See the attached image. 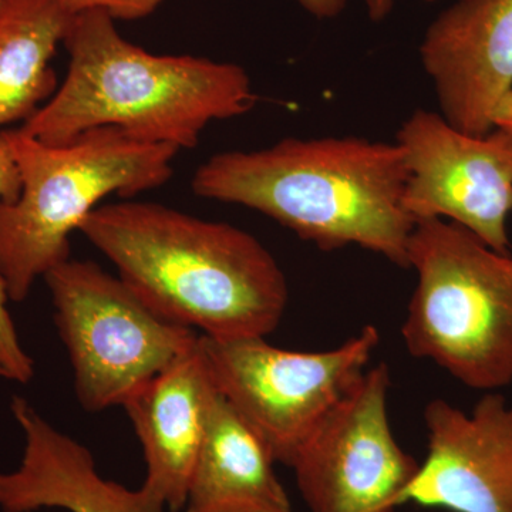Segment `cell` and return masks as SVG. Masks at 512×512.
I'll list each match as a JSON object with an SVG mask.
<instances>
[{"label":"cell","mask_w":512,"mask_h":512,"mask_svg":"<svg viewBox=\"0 0 512 512\" xmlns=\"http://www.w3.org/2000/svg\"><path fill=\"white\" fill-rule=\"evenodd\" d=\"M104 10L74 18L63 45L69 69L59 89L20 131L69 144L87 131L116 127L150 144L191 150L214 121L254 109L251 77L235 63L154 55L120 35Z\"/></svg>","instance_id":"obj_3"},{"label":"cell","mask_w":512,"mask_h":512,"mask_svg":"<svg viewBox=\"0 0 512 512\" xmlns=\"http://www.w3.org/2000/svg\"><path fill=\"white\" fill-rule=\"evenodd\" d=\"M298 2L316 19H333L345 10L348 0H298Z\"/></svg>","instance_id":"obj_18"},{"label":"cell","mask_w":512,"mask_h":512,"mask_svg":"<svg viewBox=\"0 0 512 512\" xmlns=\"http://www.w3.org/2000/svg\"><path fill=\"white\" fill-rule=\"evenodd\" d=\"M495 127L512 131V92L505 97L503 104H501L500 109L497 111Z\"/></svg>","instance_id":"obj_20"},{"label":"cell","mask_w":512,"mask_h":512,"mask_svg":"<svg viewBox=\"0 0 512 512\" xmlns=\"http://www.w3.org/2000/svg\"><path fill=\"white\" fill-rule=\"evenodd\" d=\"M12 413L25 436L18 470L0 473L3 512H167L143 488L130 490L99 473L89 448L56 430L22 397Z\"/></svg>","instance_id":"obj_13"},{"label":"cell","mask_w":512,"mask_h":512,"mask_svg":"<svg viewBox=\"0 0 512 512\" xmlns=\"http://www.w3.org/2000/svg\"><path fill=\"white\" fill-rule=\"evenodd\" d=\"M379 343L375 326L325 352L279 349L265 338H198L217 392L264 441L275 463L288 467L365 375Z\"/></svg>","instance_id":"obj_7"},{"label":"cell","mask_w":512,"mask_h":512,"mask_svg":"<svg viewBox=\"0 0 512 512\" xmlns=\"http://www.w3.org/2000/svg\"><path fill=\"white\" fill-rule=\"evenodd\" d=\"M420 57L441 116L471 136L490 133L512 92V0H458L427 29Z\"/></svg>","instance_id":"obj_11"},{"label":"cell","mask_w":512,"mask_h":512,"mask_svg":"<svg viewBox=\"0 0 512 512\" xmlns=\"http://www.w3.org/2000/svg\"><path fill=\"white\" fill-rule=\"evenodd\" d=\"M363 3H365L370 19L373 22H380L392 12L394 0H363Z\"/></svg>","instance_id":"obj_19"},{"label":"cell","mask_w":512,"mask_h":512,"mask_svg":"<svg viewBox=\"0 0 512 512\" xmlns=\"http://www.w3.org/2000/svg\"><path fill=\"white\" fill-rule=\"evenodd\" d=\"M429 451L407 503L451 512H512V403L487 393L471 413L446 400L424 410Z\"/></svg>","instance_id":"obj_10"},{"label":"cell","mask_w":512,"mask_h":512,"mask_svg":"<svg viewBox=\"0 0 512 512\" xmlns=\"http://www.w3.org/2000/svg\"><path fill=\"white\" fill-rule=\"evenodd\" d=\"M74 18L67 0H0V131L26 123L59 89L50 62Z\"/></svg>","instance_id":"obj_15"},{"label":"cell","mask_w":512,"mask_h":512,"mask_svg":"<svg viewBox=\"0 0 512 512\" xmlns=\"http://www.w3.org/2000/svg\"><path fill=\"white\" fill-rule=\"evenodd\" d=\"M161 318L210 338H266L286 311L281 266L249 232L150 201L100 205L80 225Z\"/></svg>","instance_id":"obj_1"},{"label":"cell","mask_w":512,"mask_h":512,"mask_svg":"<svg viewBox=\"0 0 512 512\" xmlns=\"http://www.w3.org/2000/svg\"><path fill=\"white\" fill-rule=\"evenodd\" d=\"M396 143L409 171L403 207L414 222L447 218L494 251L510 254L512 131L495 127L471 136L440 113L417 110Z\"/></svg>","instance_id":"obj_9"},{"label":"cell","mask_w":512,"mask_h":512,"mask_svg":"<svg viewBox=\"0 0 512 512\" xmlns=\"http://www.w3.org/2000/svg\"><path fill=\"white\" fill-rule=\"evenodd\" d=\"M407 259L417 274L402 328L410 355L470 389L511 384L512 255L433 218L414 225Z\"/></svg>","instance_id":"obj_5"},{"label":"cell","mask_w":512,"mask_h":512,"mask_svg":"<svg viewBox=\"0 0 512 512\" xmlns=\"http://www.w3.org/2000/svg\"><path fill=\"white\" fill-rule=\"evenodd\" d=\"M20 190H22V180H20L18 163L13 156L12 148L0 131V202L18 200Z\"/></svg>","instance_id":"obj_17"},{"label":"cell","mask_w":512,"mask_h":512,"mask_svg":"<svg viewBox=\"0 0 512 512\" xmlns=\"http://www.w3.org/2000/svg\"><path fill=\"white\" fill-rule=\"evenodd\" d=\"M407 177L397 143L285 138L262 150L215 154L191 187L198 197L262 212L322 251L357 245L409 268L416 222L403 207Z\"/></svg>","instance_id":"obj_2"},{"label":"cell","mask_w":512,"mask_h":512,"mask_svg":"<svg viewBox=\"0 0 512 512\" xmlns=\"http://www.w3.org/2000/svg\"><path fill=\"white\" fill-rule=\"evenodd\" d=\"M264 441L215 389L184 512H293Z\"/></svg>","instance_id":"obj_14"},{"label":"cell","mask_w":512,"mask_h":512,"mask_svg":"<svg viewBox=\"0 0 512 512\" xmlns=\"http://www.w3.org/2000/svg\"><path fill=\"white\" fill-rule=\"evenodd\" d=\"M389 367L367 369L296 453L289 468L311 512H396L420 470L387 412Z\"/></svg>","instance_id":"obj_8"},{"label":"cell","mask_w":512,"mask_h":512,"mask_svg":"<svg viewBox=\"0 0 512 512\" xmlns=\"http://www.w3.org/2000/svg\"><path fill=\"white\" fill-rule=\"evenodd\" d=\"M45 281L86 412L123 406L200 338L151 311L119 276L94 262L67 259Z\"/></svg>","instance_id":"obj_6"},{"label":"cell","mask_w":512,"mask_h":512,"mask_svg":"<svg viewBox=\"0 0 512 512\" xmlns=\"http://www.w3.org/2000/svg\"><path fill=\"white\" fill-rule=\"evenodd\" d=\"M424 2H437V0H424Z\"/></svg>","instance_id":"obj_21"},{"label":"cell","mask_w":512,"mask_h":512,"mask_svg":"<svg viewBox=\"0 0 512 512\" xmlns=\"http://www.w3.org/2000/svg\"><path fill=\"white\" fill-rule=\"evenodd\" d=\"M18 163V200L0 202V279L9 301L28 298L37 279L70 259V235L111 194L128 198L173 177L180 151L127 136L116 127L87 131L69 144L42 143L3 130Z\"/></svg>","instance_id":"obj_4"},{"label":"cell","mask_w":512,"mask_h":512,"mask_svg":"<svg viewBox=\"0 0 512 512\" xmlns=\"http://www.w3.org/2000/svg\"><path fill=\"white\" fill-rule=\"evenodd\" d=\"M164 2L165 0H67L76 15L87 10H104L114 20L124 22L148 18Z\"/></svg>","instance_id":"obj_16"},{"label":"cell","mask_w":512,"mask_h":512,"mask_svg":"<svg viewBox=\"0 0 512 512\" xmlns=\"http://www.w3.org/2000/svg\"><path fill=\"white\" fill-rule=\"evenodd\" d=\"M214 393L197 342L123 404L146 460L141 488L167 510H184Z\"/></svg>","instance_id":"obj_12"}]
</instances>
